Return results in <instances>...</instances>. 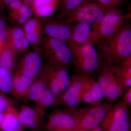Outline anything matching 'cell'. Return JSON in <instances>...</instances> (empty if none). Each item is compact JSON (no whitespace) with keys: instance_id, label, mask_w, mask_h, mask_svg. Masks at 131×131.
<instances>
[{"instance_id":"obj_22","label":"cell","mask_w":131,"mask_h":131,"mask_svg":"<svg viewBox=\"0 0 131 131\" xmlns=\"http://www.w3.org/2000/svg\"><path fill=\"white\" fill-rule=\"evenodd\" d=\"M85 1V0H59L58 4L61 10L60 15H66Z\"/></svg>"},{"instance_id":"obj_14","label":"cell","mask_w":131,"mask_h":131,"mask_svg":"<svg viewBox=\"0 0 131 131\" xmlns=\"http://www.w3.org/2000/svg\"><path fill=\"white\" fill-rule=\"evenodd\" d=\"M44 113L32 108L24 106L18 113V117L21 125L31 129H36L42 121Z\"/></svg>"},{"instance_id":"obj_8","label":"cell","mask_w":131,"mask_h":131,"mask_svg":"<svg viewBox=\"0 0 131 131\" xmlns=\"http://www.w3.org/2000/svg\"><path fill=\"white\" fill-rule=\"evenodd\" d=\"M50 69L48 75L49 88L57 96L60 95L62 91L66 90L71 82L68 70L65 67L53 64Z\"/></svg>"},{"instance_id":"obj_36","label":"cell","mask_w":131,"mask_h":131,"mask_svg":"<svg viewBox=\"0 0 131 131\" xmlns=\"http://www.w3.org/2000/svg\"><path fill=\"white\" fill-rule=\"evenodd\" d=\"M128 105H131V88H128L125 93L124 94L122 100Z\"/></svg>"},{"instance_id":"obj_40","label":"cell","mask_w":131,"mask_h":131,"mask_svg":"<svg viewBox=\"0 0 131 131\" xmlns=\"http://www.w3.org/2000/svg\"><path fill=\"white\" fill-rule=\"evenodd\" d=\"M14 0H3V3L4 4L6 5H8L12 2Z\"/></svg>"},{"instance_id":"obj_29","label":"cell","mask_w":131,"mask_h":131,"mask_svg":"<svg viewBox=\"0 0 131 131\" xmlns=\"http://www.w3.org/2000/svg\"><path fill=\"white\" fill-rule=\"evenodd\" d=\"M29 41L25 37L20 38L18 39H14V46L16 49H21L27 48L29 46Z\"/></svg>"},{"instance_id":"obj_27","label":"cell","mask_w":131,"mask_h":131,"mask_svg":"<svg viewBox=\"0 0 131 131\" xmlns=\"http://www.w3.org/2000/svg\"><path fill=\"white\" fill-rule=\"evenodd\" d=\"M11 107L9 100L3 94L0 93V112L4 113Z\"/></svg>"},{"instance_id":"obj_1","label":"cell","mask_w":131,"mask_h":131,"mask_svg":"<svg viewBox=\"0 0 131 131\" xmlns=\"http://www.w3.org/2000/svg\"><path fill=\"white\" fill-rule=\"evenodd\" d=\"M95 45L97 46L100 65L118 67L131 56L130 25L124 23L114 35L98 40Z\"/></svg>"},{"instance_id":"obj_32","label":"cell","mask_w":131,"mask_h":131,"mask_svg":"<svg viewBox=\"0 0 131 131\" xmlns=\"http://www.w3.org/2000/svg\"><path fill=\"white\" fill-rule=\"evenodd\" d=\"M26 37L29 42L32 43H37L39 39V36L36 31L26 32Z\"/></svg>"},{"instance_id":"obj_35","label":"cell","mask_w":131,"mask_h":131,"mask_svg":"<svg viewBox=\"0 0 131 131\" xmlns=\"http://www.w3.org/2000/svg\"><path fill=\"white\" fill-rule=\"evenodd\" d=\"M23 4L21 0H14L8 6L11 9L16 12L19 9Z\"/></svg>"},{"instance_id":"obj_31","label":"cell","mask_w":131,"mask_h":131,"mask_svg":"<svg viewBox=\"0 0 131 131\" xmlns=\"http://www.w3.org/2000/svg\"><path fill=\"white\" fill-rule=\"evenodd\" d=\"M7 37L6 24L3 19L0 18V41H4Z\"/></svg>"},{"instance_id":"obj_41","label":"cell","mask_w":131,"mask_h":131,"mask_svg":"<svg viewBox=\"0 0 131 131\" xmlns=\"http://www.w3.org/2000/svg\"><path fill=\"white\" fill-rule=\"evenodd\" d=\"M4 4L3 3V0H0V7H1L3 4Z\"/></svg>"},{"instance_id":"obj_5","label":"cell","mask_w":131,"mask_h":131,"mask_svg":"<svg viewBox=\"0 0 131 131\" xmlns=\"http://www.w3.org/2000/svg\"><path fill=\"white\" fill-rule=\"evenodd\" d=\"M130 17V14H124L121 10L107 15L100 23L92 25L91 44L95 45L98 40L112 37Z\"/></svg>"},{"instance_id":"obj_30","label":"cell","mask_w":131,"mask_h":131,"mask_svg":"<svg viewBox=\"0 0 131 131\" xmlns=\"http://www.w3.org/2000/svg\"><path fill=\"white\" fill-rule=\"evenodd\" d=\"M123 0H85V1L91 2L95 1L104 6L110 7H115L122 2Z\"/></svg>"},{"instance_id":"obj_13","label":"cell","mask_w":131,"mask_h":131,"mask_svg":"<svg viewBox=\"0 0 131 131\" xmlns=\"http://www.w3.org/2000/svg\"><path fill=\"white\" fill-rule=\"evenodd\" d=\"M72 24L65 22L50 21L45 28V31L49 37L56 39L66 42H68L70 36Z\"/></svg>"},{"instance_id":"obj_38","label":"cell","mask_w":131,"mask_h":131,"mask_svg":"<svg viewBox=\"0 0 131 131\" xmlns=\"http://www.w3.org/2000/svg\"><path fill=\"white\" fill-rule=\"evenodd\" d=\"M90 131H104L103 130V129L100 126L96 127L95 128H94V129H92Z\"/></svg>"},{"instance_id":"obj_12","label":"cell","mask_w":131,"mask_h":131,"mask_svg":"<svg viewBox=\"0 0 131 131\" xmlns=\"http://www.w3.org/2000/svg\"><path fill=\"white\" fill-rule=\"evenodd\" d=\"M127 120H130L128 105L123 100L119 101L113 104L100 126H105Z\"/></svg>"},{"instance_id":"obj_25","label":"cell","mask_w":131,"mask_h":131,"mask_svg":"<svg viewBox=\"0 0 131 131\" xmlns=\"http://www.w3.org/2000/svg\"><path fill=\"white\" fill-rule=\"evenodd\" d=\"M13 64V56L9 51L5 50L0 53V68L9 70Z\"/></svg>"},{"instance_id":"obj_6","label":"cell","mask_w":131,"mask_h":131,"mask_svg":"<svg viewBox=\"0 0 131 131\" xmlns=\"http://www.w3.org/2000/svg\"><path fill=\"white\" fill-rule=\"evenodd\" d=\"M117 67L101 65L97 82L102 90L106 101L113 103L124 94L116 73Z\"/></svg>"},{"instance_id":"obj_34","label":"cell","mask_w":131,"mask_h":131,"mask_svg":"<svg viewBox=\"0 0 131 131\" xmlns=\"http://www.w3.org/2000/svg\"><path fill=\"white\" fill-rule=\"evenodd\" d=\"M12 35L14 39H18L25 37V33L21 29L16 28L13 30Z\"/></svg>"},{"instance_id":"obj_44","label":"cell","mask_w":131,"mask_h":131,"mask_svg":"<svg viewBox=\"0 0 131 131\" xmlns=\"http://www.w3.org/2000/svg\"></svg>"},{"instance_id":"obj_15","label":"cell","mask_w":131,"mask_h":131,"mask_svg":"<svg viewBox=\"0 0 131 131\" xmlns=\"http://www.w3.org/2000/svg\"><path fill=\"white\" fill-rule=\"evenodd\" d=\"M41 64V58L38 54L34 52L29 53L24 59L23 74L33 79L39 73Z\"/></svg>"},{"instance_id":"obj_3","label":"cell","mask_w":131,"mask_h":131,"mask_svg":"<svg viewBox=\"0 0 131 131\" xmlns=\"http://www.w3.org/2000/svg\"><path fill=\"white\" fill-rule=\"evenodd\" d=\"M112 105L106 101L97 105L71 108L76 122L74 131H90L100 125Z\"/></svg>"},{"instance_id":"obj_9","label":"cell","mask_w":131,"mask_h":131,"mask_svg":"<svg viewBox=\"0 0 131 131\" xmlns=\"http://www.w3.org/2000/svg\"><path fill=\"white\" fill-rule=\"evenodd\" d=\"M93 78L90 75L78 74L71 77L69 86L64 93L60 95V101L64 105L74 97L82 95Z\"/></svg>"},{"instance_id":"obj_43","label":"cell","mask_w":131,"mask_h":131,"mask_svg":"<svg viewBox=\"0 0 131 131\" xmlns=\"http://www.w3.org/2000/svg\"><path fill=\"white\" fill-rule=\"evenodd\" d=\"M2 44L1 41H0V53H1V49Z\"/></svg>"},{"instance_id":"obj_19","label":"cell","mask_w":131,"mask_h":131,"mask_svg":"<svg viewBox=\"0 0 131 131\" xmlns=\"http://www.w3.org/2000/svg\"><path fill=\"white\" fill-rule=\"evenodd\" d=\"M47 88L46 79L38 80L33 83L26 96L30 100L36 102Z\"/></svg>"},{"instance_id":"obj_16","label":"cell","mask_w":131,"mask_h":131,"mask_svg":"<svg viewBox=\"0 0 131 131\" xmlns=\"http://www.w3.org/2000/svg\"><path fill=\"white\" fill-rule=\"evenodd\" d=\"M18 113L12 107L4 113V119L1 128L3 131H22Z\"/></svg>"},{"instance_id":"obj_28","label":"cell","mask_w":131,"mask_h":131,"mask_svg":"<svg viewBox=\"0 0 131 131\" xmlns=\"http://www.w3.org/2000/svg\"><path fill=\"white\" fill-rule=\"evenodd\" d=\"M16 12L18 13L19 16L24 17L27 19L30 18L31 14L30 7L26 4H23L19 9Z\"/></svg>"},{"instance_id":"obj_11","label":"cell","mask_w":131,"mask_h":131,"mask_svg":"<svg viewBox=\"0 0 131 131\" xmlns=\"http://www.w3.org/2000/svg\"><path fill=\"white\" fill-rule=\"evenodd\" d=\"M92 31L93 27L91 24L81 22L74 23L71 26L68 42L80 45L91 44Z\"/></svg>"},{"instance_id":"obj_18","label":"cell","mask_w":131,"mask_h":131,"mask_svg":"<svg viewBox=\"0 0 131 131\" xmlns=\"http://www.w3.org/2000/svg\"><path fill=\"white\" fill-rule=\"evenodd\" d=\"M13 90L19 95H26L33 83L32 79L22 74L16 75L13 78Z\"/></svg>"},{"instance_id":"obj_26","label":"cell","mask_w":131,"mask_h":131,"mask_svg":"<svg viewBox=\"0 0 131 131\" xmlns=\"http://www.w3.org/2000/svg\"><path fill=\"white\" fill-rule=\"evenodd\" d=\"M57 5H52L33 9L34 11L38 16L44 17L50 16L54 13L57 7Z\"/></svg>"},{"instance_id":"obj_17","label":"cell","mask_w":131,"mask_h":131,"mask_svg":"<svg viewBox=\"0 0 131 131\" xmlns=\"http://www.w3.org/2000/svg\"><path fill=\"white\" fill-rule=\"evenodd\" d=\"M121 85L124 89L131 86V56L126 59L116 69Z\"/></svg>"},{"instance_id":"obj_24","label":"cell","mask_w":131,"mask_h":131,"mask_svg":"<svg viewBox=\"0 0 131 131\" xmlns=\"http://www.w3.org/2000/svg\"><path fill=\"white\" fill-rule=\"evenodd\" d=\"M130 120L112 123L101 127L104 131H130Z\"/></svg>"},{"instance_id":"obj_20","label":"cell","mask_w":131,"mask_h":131,"mask_svg":"<svg viewBox=\"0 0 131 131\" xmlns=\"http://www.w3.org/2000/svg\"><path fill=\"white\" fill-rule=\"evenodd\" d=\"M57 96L50 88H47L39 100L36 102L38 110L44 113L45 108L53 105L56 101Z\"/></svg>"},{"instance_id":"obj_39","label":"cell","mask_w":131,"mask_h":131,"mask_svg":"<svg viewBox=\"0 0 131 131\" xmlns=\"http://www.w3.org/2000/svg\"><path fill=\"white\" fill-rule=\"evenodd\" d=\"M4 119V113L0 112V127Z\"/></svg>"},{"instance_id":"obj_21","label":"cell","mask_w":131,"mask_h":131,"mask_svg":"<svg viewBox=\"0 0 131 131\" xmlns=\"http://www.w3.org/2000/svg\"><path fill=\"white\" fill-rule=\"evenodd\" d=\"M13 78L9 71L0 68V91L9 93L13 90Z\"/></svg>"},{"instance_id":"obj_4","label":"cell","mask_w":131,"mask_h":131,"mask_svg":"<svg viewBox=\"0 0 131 131\" xmlns=\"http://www.w3.org/2000/svg\"><path fill=\"white\" fill-rule=\"evenodd\" d=\"M121 10L97 2L85 1L66 15V21L71 24L81 22L95 25L100 23L108 14Z\"/></svg>"},{"instance_id":"obj_10","label":"cell","mask_w":131,"mask_h":131,"mask_svg":"<svg viewBox=\"0 0 131 131\" xmlns=\"http://www.w3.org/2000/svg\"><path fill=\"white\" fill-rule=\"evenodd\" d=\"M48 46L51 54L53 64L66 67L71 63L72 52L65 42L50 38Z\"/></svg>"},{"instance_id":"obj_23","label":"cell","mask_w":131,"mask_h":131,"mask_svg":"<svg viewBox=\"0 0 131 131\" xmlns=\"http://www.w3.org/2000/svg\"><path fill=\"white\" fill-rule=\"evenodd\" d=\"M90 87L93 100V106L101 104L102 102V99L104 98L103 91L98 83L93 78L91 80Z\"/></svg>"},{"instance_id":"obj_37","label":"cell","mask_w":131,"mask_h":131,"mask_svg":"<svg viewBox=\"0 0 131 131\" xmlns=\"http://www.w3.org/2000/svg\"><path fill=\"white\" fill-rule=\"evenodd\" d=\"M27 19L24 17L19 16V21L20 24H24L26 22Z\"/></svg>"},{"instance_id":"obj_33","label":"cell","mask_w":131,"mask_h":131,"mask_svg":"<svg viewBox=\"0 0 131 131\" xmlns=\"http://www.w3.org/2000/svg\"><path fill=\"white\" fill-rule=\"evenodd\" d=\"M37 26V21L34 20H31L27 21L25 25V30L26 32L35 31Z\"/></svg>"},{"instance_id":"obj_7","label":"cell","mask_w":131,"mask_h":131,"mask_svg":"<svg viewBox=\"0 0 131 131\" xmlns=\"http://www.w3.org/2000/svg\"><path fill=\"white\" fill-rule=\"evenodd\" d=\"M75 118L71 108L57 110L49 116L46 125L49 131H74Z\"/></svg>"},{"instance_id":"obj_2","label":"cell","mask_w":131,"mask_h":131,"mask_svg":"<svg viewBox=\"0 0 131 131\" xmlns=\"http://www.w3.org/2000/svg\"><path fill=\"white\" fill-rule=\"evenodd\" d=\"M68 45L72 52L71 63L78 74L91 75L100 68V57L94 45L70 42H68Z\"/></svg>"},{"instance_id":"obj_42","label":"cell","mask_w":131,"mask_h":131,"mask_svg":"<svg viewBox=\"0 0 131 131\" xmlns=\"http://www.w3.org/2000/svg\"><path fill=\"white\" fill-rule=\"evenodd\" d=\"M33 0H24L25 2H31Z\"/></svg>"}]
</instances>
